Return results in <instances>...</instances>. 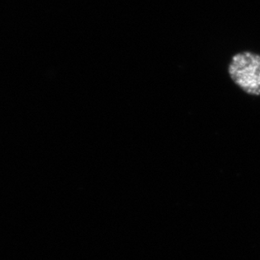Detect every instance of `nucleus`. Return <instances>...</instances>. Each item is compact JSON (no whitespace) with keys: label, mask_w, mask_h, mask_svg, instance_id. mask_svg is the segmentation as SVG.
Here are the masks:
<instances>
[{"label":"nucleus","mask_w":260,"mask_h":260,"mask_svg":"<svg viewBox=\"0 0 260 260\" xmlns=\"http://www.w3.org/2000/svg\"><path fill=\"white\" fill-rule=\"evenodd\" d=\"M226 71L232 82L246 95L260 96V53L250 50L234 53Z\"/></svg>","instance_id":"1"}]
</instances>
